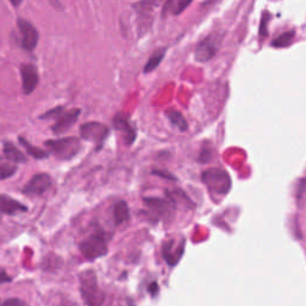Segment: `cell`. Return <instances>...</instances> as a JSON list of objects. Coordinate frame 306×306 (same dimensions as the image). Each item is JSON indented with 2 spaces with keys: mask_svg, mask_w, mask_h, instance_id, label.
<instances>
[{
  "mask_svg": "<svg viewBox=\"0 0 306 306\" xmlns=\"http://www.w3.org/2000/svg\"><path fill=\"white\" fill-rule=\"evenodd\" d=\"M80 253L86 260L94 261L104 256L108 251L107 238L102 231L91 233L80 243Z\"/></svg>",
  "mask_w": 306,
  "mask_h": 306,
  "instance_id": "3",
  "label": "cell"
},
{
  "mask_svg": "<svg viewBox=\"0 0 306 306\" xmlns=\"http://www.w3.org/2000/svg\"><path fill=\"white\" fill-rule=\"evenodd\" d=\"M80 295L83 301L88 305H101L104 302V295L98 287L97 278L92 271L83 272L79 277Z\"/></svg>",
  "mask_w": 306,
  "mask_h": 306,
  "instance_id": "1",
  "label": "cell"
},
{
  "mask_svg": "<svg viewBox=\"0 0 306 306\" xmlns=\"http://www.w3.org/2000/svg\"><path fill=\"white\" fill-rule=\"evenodd\" d=\"M17 171V165L10 159L0 157V181L13 176Z\"/></svg>",
  "mask_w": 306,
  "mask_h": 306,
  "instance_id": "17",
  "label": "cell"
},
{
  "mask_svg": "<svg viewBox=\"0 0 306 306\" xmlns=\"http://www.w3.org/2000/svg\"><path fill=\"white\" fill-rule=\"evenodd\" d=\"M0 221H1V212H0Z\"/></svg>",
  "mask_w": 306,
  "mask_h": 306,
  "instance_id": "28",
  "label": "cell"
},
{
  "mask_svg": "<svg viewBox=\"0 0 306 306\" xmlns=\"http://www.w3.org/2000/svg\"><path fill=\"white\" fill-rule=\"evenodd\" d=\"M165 48H161V49H158L155 50L154 53L152 54L151 58L149 59L148 64H146L145 68H144V71H145V73H149V72H152L153 70H155V68L158 67L159 64L161 62V60H163V58L165 56Z\"/></svg>",
  "mask_w": 306,
  "mask_h": 306,
  "instance_id": "18",
  "label": "cell"
},
{
  "mask_svg": "<svg viewBox=\"0 0 306 306\" xmlns=\"http://www.w3.org/2000/svg\"><path fill=\"white\" fill-rule=\"evenodd\" d=\"M160 1L161 0H142V1L137 2V4L134 5V8L138 10L140 16L145 17V20L148 22L149 16H151L152 10L155 6L160 4Z\"/></svg>",
  "mask_w": 306,
  "mask_h": 306,
  "instance_id": "16",
  "label": "cell"
},
{
  "mask_svg": "<svg viewBox=\"0 0 306 306\" xmlns=\"http://www.w3.org/2000/svg\"><path fill=\"white\" fill-rule=\"evenodd\" d=\"M191 1H193V0H176V2L173 4L172 7V13L173 14L182 13V12L190 5Z\"/></svg>",
  "mask_w": 306,
  "mask_h": 306,
  "instance_id": "22",
  "label": "cell"
},
{
  "mask_svg": "<svg viewBox=\"0 0 306 306\" xmlns=\"http://www.w3.org/2000/svg\"><path fill=\"white\" fill-rule=\"evenodd\" d=\"M183 248H184L183 242L181 243V245L176 244L175 242H167L166 244L164 245L163 250L165 260H166L171 266H173L176 262H178L179 257H181V255L183 254Z\"/></svg>",
  "mask_w": 306,
  "mask_h": 306,
  "instance_id": "12",
  "label": "cell"
},
{
  "mask_svg": "<svg viewBox=\"0 0 306 306\" xmlns=\"http://www.w3.org/2000/svg\"><path fill=\"white\" fill-rule=\"evenodd\" d=\"M10 281H11L10 275H7V273H6L4 269H0V285L10 283Z\"/></svg>",
  "mask_w": 306,
  "mask_h": 306,
  "instance_id": "24",
  "label": "cell"
},
{
  "mask_svg": "<svg viewBox=\"0 0 306 306\" xmlns=\"http://www.w3.org/2000/svg\"><path fill=\"white\" fill-rule=\"evenodd\" d=\"M109 130L106 125L100 122H88L80 127V136L84 140L95 144H102L108 137Z\"/></svg>",
  "mask_w": 306,
  "mask_h": 306,
  "instance_id": "7",
  "label": "cell"
},
{
  "mask_svg": "<svg viewBox=\"0 0 306 306\" xmlns=\"http://www.w3.org/2000/svg\"><path fill=\"white\" fill-rule=\"evenodd\" d=\"M49 1H50V4H52L55 8H59V10H61V8H62L61 2H60L59 0H49Z\"/></svg>",
  "mask_w": 306,
  "mask_h": 306,
  "instance_id": "26",
  "label": "cell"
},
{
  "mask_svg": "<svg viewBox=\"0 0 306 306\" xmlns=\"http://www.w3.org/2000/svg\"><path fill=\"white\" fill-rule=\"evenodd\" d=\"M4 304H5V305H13V304H16V305H23V304H24V302L19 301V299H10V301L4 302Z\"/></svg>",
  "mask_w": 306,
  "mask_h": 306,
  "instance_id": "25",
  "label": "cell"
},
{
  "mask_svg": "<svg viewBox=\"0 0 306 306\" xmlns=\"http://www.w3.org/2000/svg\"><path fill=\"white\" fill-rule=\"evenodd\" d=\"M4 154L5 157L10 160L14 161V163H25L26 157L20 152V150H18L16 146L12 143L6 142L4 143Z\"/></svg>",
  "mask_w": 306,
  "mask_h": 306,
  "instance_id": "15",
  "label": "cell"
},
{
  "mask_svg": "<svg viewBox=\"0 0 306 306\" xmlns=\"http://www.w3.org/2000/svg\"><path fill=\"white\" fill-rule=\"evenodd\" d=\"M62 113H64V108L56 107V108H54V109L49 110V112L44 113L43 115L41 116V119H55V118H59Z\"/></svg>",
  "mask_w": 306,
  "mask_h": 306,
  "instance_id": "23",
  "label": "cell"
},
{
  "mask_svg": "<svg viewBox=\"0 0 306 306\" xmlns=\"http://www.w3.org/2000/svg\"><path fill=\"white\" fill-rule=\"evenodd\" d=\"M293 37H295V31H287V32H285V34L280 35L279 37L275 38V40L272 42V46H274L277 48L287 47L292 43Z\"/></svg>",
  "mask_w": 306,
  "mask_h": 306,
  "instance_id": "21",
  "label": "cell"
},
{
  "mask_svg": "<svg viewBox=\"0 0 306 306\" xmlns=\"http://www.w3.org/2000/svg\"><path fill=\"white\" fill-rule=\"evenodd\" d=\"M46 146L54 157L61 159V160H70V159L76 157L82 149L79 139L74 137L48 140L46 142Z\"/></svg>",
  "mask_w": 306,
  "mask_h": 306,
  "instance_id": "2",
  "label": "cell"
},
{
  "mask_svg": "<svg viewBox=\"0 0 306 306\" xmlns=\"http://www.w3.org/2000/svg\"><path fill=\"white\" fill-rule=\"evenodd\" d=\"M220 44L221 35L214 32V34L207 36L205 40L197 46L196 50H195V59L200 62L208 61V60H211L217 54Z\"/></svg>",
  "mask_w": 306,
  "mask_h": 306,
  "instance_id": "5",
  "label": "cell"
},
{
  "mask_svg": "<svg viewBox=\"0 0 306 306\" xmlns=\"http://www.w3.org/2000/svg\"><path fill=\"white\" fill-rule=\"evenodd\" d=\"M202 181L212 193L218 195H226L231 189V178L229 173L223 169L211 167L203 171Z\"/></svg>",
  "mask_w": 306,
  "mask_h": 306,
  "instance_id": "4",
  "label": "cell"
},
{
  "mask_svg": "<svg viewBox=\"0 0 306 306\" xmlns=\"http://www.w3.org/2000/svg\"><path fill=\"white\" fill-rule=\"evenodd\" d=\"M18 29L20 31V44L25 50H34L38 42V32L31 23L25 19H18Z\"/></svg>",
  "mask_w": 306,
  "mask_h": 306,
  "instance_id": "8",
  "label": "cell"
},
{
  "mask_svg": "<svg viewBox=\"0 0 306 306\" xmlns=\"http://www.w3.org/2000/svg\"><path fill=\"white\" fill-rule=\"evenodd\" d=\"M20 76H22L24 94H32L38 84L37 68L31 64H24L20 67Z\"/></svg>",
  "mask_w": 306,
  "mask_h": 306,
  "instance_id": "9",
  "label": "cell"
},
{
  "mask_svg": "<svg viewBox=\"0 0 306 306\" xmlns=\"http://www.w3.org/2000/svg\"><path fill=\"white\" fill-rule=\"evenodd\" d=\"M10 1L12 2V5L13 6H19L20 4H22L23 0H10Z\"/></svg>",
  "mask_w": 306,
  "mask_h": 306,
  "instance_id": "27",
  "label": "cell"
},
{
  "mask_svg": "<svg viewBox=\"0 0 306 306\" xmlns=\"http://www.w3.org/2000/svg\"><path fill=\"white\" fill-rule=\"evenodd\" d=\"M18 142L20 143V145H22L23 148L26 150V152H28L29 154L31 155V157H34L36 159H44V158L48 157V153L47 152H44L43 150H41V149H38V148H35V146H32L31 144H30L29 142H26V140L24 139V138L19 137V138H18Z\"/></svg>",
  "mask_w": 306,
  "mask_h": 306,
  "instance_id": "19",
  "label": "cell"
},
{
  "mask_svg": "<svg viewBox=\"0 0 306 306\" xmlns=\"http://www.w3.org/2000/svg\"><path fill=\"white\" fill-rule=\"evenodd\" d=\"M114 124H115V127L118 128L119 131H121L122 133H124L127 144L133 143V140L136 139V132L133 131V128L128 124L127 120L121 118V116H118V118L114 120Z\"/></svg>",
  "mask_w": 306,
  "mask_h": 306,
  "instance_id": "14",
  "label": "cell"
},
{
  "mask_svg": "<svg viewBox=\"0 0 306 306\" xmlns=\"http://www.w3.org/2000/svg\"><path fill=\"white\" fill-rule=\"evenodd\" d=\"M130 219V208L125 201H119L114 206V220L116 225H121Z\"/></svg>",
  "mask_w": 306,
  "mask_h": 306,
  "instance_id": "13",
  "label": "cell"
},
{
  "mask_svg": "<svg viewBox=\"0 0 306 306\" xmlns=\"http://www.w3.org/2000/svg\"><path fill=\"white\" fill-rule=\"evenodd\" d=\"M166 116L169 118L171 124L175 126V127L178 128L179 131H187L188 124H187V121H185V119L183 118V115L181 113L176 112V110H167Z\"/></svg>",
  "mask_w": 306,
  "mask_h": 306,
  "instance_id": "20",
  "label": "cell"
},
{
  "mask_svg": "<svg viewBox=\"0 0 306 306\" xmlns=\"http://www.w3.org/2000/svg\"><path fill=\"white\" fill-rule=\"evenodd\" d=\"M80 109H71L68 112L62 113L56 120L55 125L52 127L54 134H62L67 132L79 119Z\"/></svg>",
  "mask_w": 306,
  "mask_h": 306,
  "instance_id": "10",
  "label": "cell"
},
{
  "mask_svg": "<svg viewBox=\"0 0 306 306\" xmlns=\"http://www.w3.org/2000/svg\"><path fill=\"white\" fill-rule=\"evenodd\" d=\"M52 178L47 173H37L26 183L22 191L28 196H40L52 187Z\"/></svg>",
  "mask_w": 306,
  "mask_h": 306,
  "instance_id": "6",
  "label": "cell"
},
{
  "mask_svg": "<svg viewBox=\"0 0 306 306\" xmlns=\"http://www.w3.org/2000/svg\"><path fill=\"white\" fill-rule=\"evenodd\" d=\"M28 211V207L23 203L18 202L17 200L12 199L7 195L0 194V212L7 215H17L20 213H25Z\"/></svg>",
  "mask_w": 306,
  "mask_h": 306,
  "instance_id": "11",
  "label": "cell"
}]
</instances>
